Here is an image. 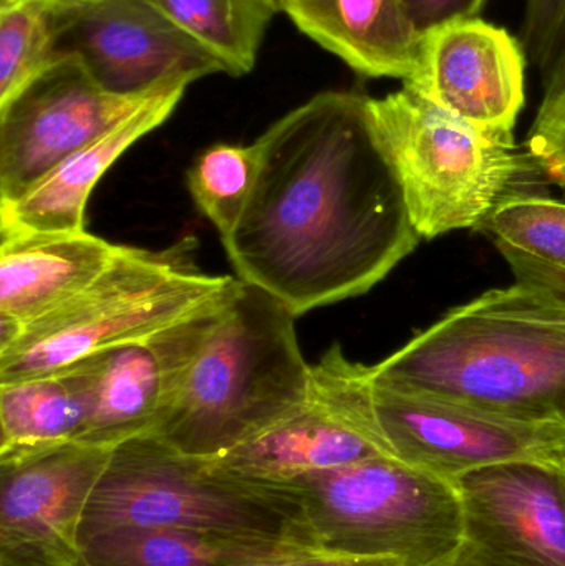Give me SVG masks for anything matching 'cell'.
I'll return each instance as SVG.
<instances>
[{"mask_svg": "<svg viewBox=\"0 0 565 566\" xmlns=\"http://www.w3.org/2000/svg\"><path fill=\"white\" fill-rule=\"evenodd\" d=\"M254 145V188L222 245L239 281L295 316L364 295L420 244L368 96L318 93Z\"/></svg>", "mask_w": 565, "mask_h": 566, "instance_id": "6da1fadb", "label": "cell"}, {"mask_svg": "<svg viewBox=\"0 0 565 566\" xmlns=\"http://www.w3.org/2000/svg\"><path fill=\"white\" fill-rule=\"evenodd\" d=\"M374 382L488 411L565 421V296L494 289L374 366Z\"/></svg>", "mask_w": 565, "mask_h": 566, "instance_id": "7a4b0ae2", "label": "cell"}, {"mask_svg": "<svg viewBox=\"0 0 565 566\" xmlns=\"http://www.w3.org/2000/svg\"><path fill=\"white\" fill-rule=\"evenodd\" d=\"M295 318L281 300L239 281L146 438L215 461L301 408L311 392L312 365L302 356Z\"/></svg>", "mask_w": 565, "mask_h": 566, "instance_id": "3957f363", "label": "cell"}, {"mask_svg": "<svg viewBox=\"0 0 565 566\" xmlns=\"http://www.w3.org/2000/svg\"><path fill=\"white\" fill-rule=\"evenodd\" d=\"M198 249L192 235L161 251L119 245L82 293L0 343V385L145 338L224 295L238 279L205 274Z\"/></svg>", "mask_w": 565, "mask_h": 566, "instance_id": "277c9868", "label": "cell"}, {"mask_svg": "<svg viewBox=\"0 0 565 566\" xmlns=\"http://www.w3.org/2000/svg\"><path fill=\"white\" fill-rule=\"evenodd\" d=\"M122 527L169 528L249 544L311 537L291 491L232 478L155 438L113 451L96 485L82 541Z\"/></svg>", "mask_w": 565, "mask_h": 566, "instance_id": "5b68a950", "label": "cell"}, {"mask_svg": "<svg viewBox=\"0 0 565 566\" xmlns=\"http://www.w3.org/2000/svg\"><path fill=\"white\" fill-rule=\"evenodd\" d=\"M368 112L421 239L478 228L540 166L514 138L481 132L404 86L368 96Z\"/></svg>", "mask_w": 565, "mask_h": 566, "instance_id": "8992f818", "label": "cell"}, {"mask_svg": "<svg viewBox=\"0 0 565 566\" xmlns=\"http://www.w3.org/2000/svg\"><path fill=\"white\" fill-rule=\"evenodd\" d=\"M314 541L364 557L435 566L464 544L457 485L394 455L312 475L289 489Z\"/></svg>", "mask_w": 565, "mask_h": 566, "instance_id": "52a82bcc", "label": "cell"}, {"mask_svg": "<svg viewBox=\"0 0 565 566\" xmlns=\"http://www.w3.org/2000/svg\"><path fill=\"white\" fill-rule=\"evenodd\" d=\"M391 451L374 406V366L352 361L334 345L312 365L301 408L211 462L219 471L289 491L312 475Z\"/></svg>", "mask_w": 565, "mask_h": 566, "instance_id": "ba28073f", "label": "cell"}, {"mask_svg": "<svg viewBox=\"0 0 565 566\" xmlns=\"http://www.w3.org/2000/svg\"><path fill=\"white\" fill-rule=\"evenodd\" d=\"M55 56L73 59L113 95H148L224 65L151 0H55Z\"/></svg>", "mask_w": 565, "mask_h": 566, "instance_id": "9c48e42d", "label": "cell"}, {"mask_svg": "<svg viewBox=\"0 0 565 566\" xmlns=\"http://www.w3.org/2000/svg\"><path fill=\"white\" fill-rule=\"evenodd\" d=\"M374 406L398 459L451 482L503 462L565 464V421L516 418L375 382Z\"/></svg>", "mask_w": 565, "mask_h": 566, "instance_id": "30bf717a", "label": "cell"}, {"mask_svg": "<svg viewBox=\"0 0 565 566\" xmlns=\"http://www.w3.org/2000/svg\"><path fill=\"white\" fill-rule=\"evenodd\" d=\"M159 90L113 95L100 88L76 60L56 59L12 102L0 106V205L22 198Z\"/></svg>", "mask_w": 565, "mask_h": 566, "instance_id": "8fae6325", "label": "cell"}, {"mask_svg": "<svg viewBox=\"0 0 565 566\" xmlns=\"http://www.w3.org/2000/svg\"><path fill=\"white\" fill-rule=\"evenodd\" d=\"M113 451L69 442L0 458V566H82L86 509Z\"/></svg>", "mask_w": 565, "mask_h": 566, "instance_id": "7c38bea8", "label": "cell"}, {"mask_svg": "<svg viewBox=\"0 0 565 566\" xmlns=\"http://www.w3.org/2000/svg\"><path fill=\"white\" fill-rule=\"evenodd\" d=\"M461 554L478 566H565V464L511 461L454 479Z\"/></svg>", "mask_w": 565, "mask_h": 566, "instance_id": "4fadbf2b", "label": "cell"}, {"mask_svg": "<svg viewBox=\"0 0 565 566\" xmlns=\"http://www.w3.org/2000/svg\"><path fill=\"white\" fill-rule=\"evenodd\" d=\"M526 65L520 39L474 17L421 35L404 86L481 132L513 138L526 103Z\"/></svg>", "mask_w": 565, "mask_h": 566, "instance_id": "5bb4252c", "label": "cell"}, {"mask_svg": "<svg viewBox=\"0 0 565 566\" xmlns=\"http://www.w3.org/2000/svg\"><path fill=\"white\" fill-rule=\"evenodd\" d=\"M238 285L239 279L224 295L181 322L105 349L95 406L79 442L116 449L151 434Z\"/></svg>", "mask_w": 565, "mask_h": 566, "instance_id": "9a60e30c", "label": "cell"}, {"mask_svg": "<svg viewBox=\"0 0 565 566\" xmlns=\"http://www.w3.org/2000/svg\"><path fill=\"white\" fill-rule=\"evenodd\" d=\"M189 83L159 90L133 115L70 156L17 201L0 205V232L76 234L85 231V209L100 179L136 142L161 126Z\"/></svg>", "mask_w": 565, "mask_h": 566, "instance_id": "2e32d148", "label": "cell"}, {"mask_svg": "<svg viewBox=\"0 0 565 566\" xmlns=\"http://www.w3.org/2000/svg\"><path fill=\"white\" fill-rule=\"evenodd\" d=\"M0 238V343L82 293L119 251L86 231Z\"/></svg>", "mask_w": 565, "mask_h": 566, "instance_id": "e0dca14e", "label": "cell"}, {"mask_svg": "<svg viewBox=\"0 0 565 566\" xmlns=\"http://www.w3.org/2000/svg\"><path fill=\"white\" fill-rule=\"evenodd\" d=\"M282 12L318 45L370 78L407 80L421 35L398 0H287Z\"/></svg>", "mask_w": 565, "mask_h": 566, "instance_id": "ac0fdd59", "label": "cell"}, {"mask_svg": "<svg viewBox=\"0 0 565 566\" xmlns=\"http://www.w3.org/2000/svg\"><path fill=\"white\" fill-rule=\"evenodd\" d=\"M105 352L0 385V458L79 442L95 406Z\"/></svg>", "mask_w": 565, "mask_h": 566, "instance_id": "d6986e66", "label": "cell"}, {"mask_svg": "<svg viewBox=\"0 0 565 566\" xmlns=\"http://www.w3.org/2000/svg\"><path fill=\"white\" fill-rule=\"evenodd\" d=\"M520 285L565 296V201L516 195L480 226Z\"/></svg>", "mask_w": 565, "mask_h": 566, "instance_id": "ffe728a7", "label": "cell"}, {"mask_svg": "<svg viewBox=\"0 0 565 566\" xmlns=\"http://www.w3.org/2000/svg\"><path fill=\"white\" fill-rule=\"evenodd\" d=\"M179 29L242 76L258 62L265 30L281 9L279 0H151Z\"/></svg>", "mask_w": 565, "mask_h": 566, "instance_id": "44dd1931", "label": "cell"}, {"mask_svg": "<svg viewBox=\"0 0 565 566\" xmlns=\"http://www.w3.org/2000/svg\"><path fill=\"white\" fill-rule=\"evenodd\" d=\"M258 545L169 528L122 527L83 538L82 566H229Z\"/></svg>", "mask_w": 565, "mask_h": 566, "instance_id": "7402d4cb", "label": "cell"}, {"mask_svg": "<svg viewBox=\"0 0 565 566\" xmlns=\"http://www.w3.org/2000/svg\"><path fill=\"white\" fill-rule=\"evenodd\" d=\"M55 60V0H22L0 9V106Z\"/></svg>", "mask_w": 565, "mask_h": 566, "instance_id": "603a6c76", "label": "cell"}, {"mask_svg": "<svg viewBox=\"0 0 565 566\" xmlns=\"http://www.w3.org/2000/svg\"><path fill=\"white\" fill-rule=\"evenodd\" d=\"M255 145L211 146L192 163L188 186L199 211L226 238L238 224L258 175Z\"/></svg>", "mask_w": 565, "mask_h": 566, "instance_id": "cb8c5ba5", "label": "cell"}, {"mask_svg": "<svg viewBox=\"0 0 565 566\" xmlns=\"http://www.w3.org/2000/svg\"><path fill=\"white\" fill-rule=\"evenodd\" d=\"M520 42L544 93L565 86V0H524Z\"/></svg>", "mask_w": 565, "mask_h": 566, "instance_id": "d4e9b609", "label": "cell"}, {"mask_svg": "<svg viewBox=\"0 0 565 566\" xmlns=\"http://www.w3.org/2000/svg\"><path fill=\"white\" fill-rule=\"evenodd\" d=\"M229 566H405L397 558L364 557L335 551L308 537H285L258 545Z\"/></svg>", "mask_w": 565, "mask_h": 566, "instance_id": "484cf974", "label": "cell"}, {"mask_svg": "<svg viewBox=\"0 0 565 566\" xmlns=\"http://www.w3.org/2000/svg\"><path fill=\"white\" fill-rule=\"evenodd\" d=\"M527 146L540 168L565 185V86L544 93Z\"/></svg>", "mask_w": 565, "mask_h": 566, "instance_id": "4316f807", "label": "cell"}, {"mask_svg": "<svg viewBox=\"0 0 565 566\" xmlns=\"http://www.w3.org/2000/svg\"><path fill=\"white\" fill-rule=\"evenodd\" d=\"M408 20L420 35L457 22L474 19L486 6L488 0H398Z\"/></svg>", "mask_w": 565, "mask_h": 566, "instance_id": "83f0119b", "label": "cell"}, {"mask_svg": "<svg viewBox=\"0 0 565 566\" xmlns=\"http://www.w3.org/2000/svg\"><path fill=\"white\" fill-rule=\"evenodd\" d=\"M435 566H478L477 564H473V562L468 560L467 557H464L463 554H461V551L458 552L457 555H454L453 558H450V560L443 562V564H438Z\"/></svg>", "mask_w": 565, "mask_h": 566, "instance_id": "f1b7e54d", "label": "cell"}, {"mask_svg": "<svg viewBox=\"0 0 565 566\" xmlns=\"http://www.w3.org/2000/svg\"><path fill=\"white\" fill-rule=\"evenodd\" d=\"M17 2H22V0H0V9H2V7L13 6V3Z\"/></svg>", "mask_w": 565, "mask_h": 566, "instance_id": "f546056e", "label": "cell"}, {"mask_svg": "<svg viewBox=\"0 0 565 566\" xmlns=\"http://www.w3.org/2000/svg\"><path fill=\"white\" fill-rule=\"evenodd\" d=\"M60 2H93V0H60Z\"/></svg>", "mask_w": 565, "mask_h": 566, "instance_id": "4dcf8cb0", "label": "cell"}, {"mask_svg": "<svg viewBox=\"0 0 565 566\" xmlns=\"http://www.w3.org/2000/svg\"><path fill=\"white\" fill-rule=\"evenodd\" d=\"M279 2H281V6H282V3L287 2V0H279ZM281 9H282V7H281Z\"/></svg>", "mask_w": 565, "mask_h": 566, "instance_id": "1f68e13d", "label": "cell"}]
</instances>
